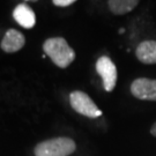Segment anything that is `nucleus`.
Here are the masks:
<instances>
[{"label": "nucleus", "mask_w": 156, "mask_h": 156, "mask_svg": "<svg viewBox=\"0 0 156 156\" xmlns=\"http://www.w3.org/2000/svg\"><path fill=\"white\" fill-rule=\"evenodd\" d=\"M69 103L73 109L82 116H86L88 118H97L102 116V111L98 109V106L83 91L75 90L71 93Z\"/></svg>", "instance_id": "obj_3"}, {"label": "nucleus", "mask_w": 156, "mask_h": 156, "mask_svg": "<svg viewBox=\"0 0 156 156\" xmlns=\"http://www.w3.org/2000/svg\"><path fill=\"white\" fill-rule=\"evenodd\" d=\"M139 1L140 0H108V6L113 14L122 15L133 11Z\"/></svg>", "instance_id": "obj_9"}, {"label": "nucleus", "mask_w": 156, "mask_h": 156, "mask_svg": "<svg viewBox=\"0 0 156 156\" xmlns=\"http://www.w3.org/2000/svg\"><path fill=\"white\" fill-rule=\"evenodd\" d=\"M76 145L69 138H55L36 146L35 156H69L75 151Z\"/></svg>", "instance_id": "obj_2"}, {"label": "nucleus", "mask_w": 156, "mask_h": 156, "mask_svg": "<svg viewBox=\"0 0 156 156\" xmlns=\"http://www.w3.org/2000/svg\"><path fill=\"white\" fill-rule=\"evenodd\" d=\"M13 17L21 27L26 29H31L36 23L35 12L30 8V6L26 4H20L14 8Z\"/></svg>", "instance_id": "obj_7"}, {"label": "nucleus", "mask_w": 156, "mask_h": 156, "mask_svg": "<svg viewBox=\"0 0 156 156\" xmlns=\"http://www.w3.org/2000/svg\"><path fill=\"white\" fill-rule=\"evenodd\" d=\"M75 1L76 0H52L53 5L58 6V7H67V6L72 5Z\"/></svg>", "instance_id": "obj_10"}, {"label": "nucleus", "mask_w": 156, "mask_h": 156, "mask_svg": "<svg viewBox=\"0 0 156 156\" xmlns=\"http://www.w3.org/2000/svg\"><path fill=\"white\" fill-rule=\"evenodd\" d=\"M151 133L154 135V136H156V123L151 126Z\"/></svg>", "instance_id": "obj_11"}, {"label": "nucleus", "mask_w": 156, "mask_h": 156, "mask_svg": "<svg viewBox=\"0 0 156 156\" xmlns=\"http://www.w3.org/2000/svg\"><path fill=\"white\" fill-rule=\"evenodd\" d=\"M135 55L144 64H156V41H145L140 43Z\"/></svg>", "instance_id": "obj_8"}, {"label": "nucleus", "mask_w": 156, "mask_h": 156, "mask_svg": "<svg viewBox=\"0 0 156 156\" xmlns=\"http://www.w3.org/2000/svg\"><path fill=\"white\" fill-rule=\"evenodd\" d=\"M45 55L60 68L68 67L75 59V52L62 37H52L43 44Z\"/></svg>", "instance_id": "obj_1"}, {"label": "nucleus", "mask_w": 156, "mask_h": 156, "mask_svg": "<svg viewBox=\"0 0 156 156\" xmlns=\"http://www.w3.org/2000/svg\"><path fill=\"white\" fill-rule=\"evenodd\" d=\"M131 93L134 97L145 101H156V80L140 78L131 84Z\"/></svg>", "instance_id": "obj_5"}, {"label": "nucleus", "mask_w": 156, "mask_h": 156, "mask_svg": "<svg viewBox=\"0 0 156 156\" xmlns=\"http://www.w3.org/2000/svg\"><path fill=\"white\" fill-rule=\"evenodd\" d=\"M26 1H31V2H35V1H37V0H26Z\"/></svg>", "instance_id": "obj_12"}, {"label": "nucleus", "mask_w": 156, "mask_h": 156, "mask_svg": "<svg viewBox=\"0 0 156 156\" xmlns=\"http://www.w3.org/2000/svg\"><path fill=\"white\" fill-rule=\"evenodd\" d=\"M96 71L103 80V87L105 91L110 93L115 89L117 83V67L106 56H102L96 62Z\"/></svg>", "instance_id": "obj_4"}, {"label": "nucleus", "mask_w": 156, "mask_h": 156, "mask_svg": "<svg viewBox=\"0 0 156 156\" xmlns=\"http://www.w3.org/2000/svg\"><path fill=\"white\" fill-rule=\"evenodd\" d=\"M26 44V37L22 33L17 31L15 29L7 30L1 41V49L6 53H14L22 49Z\"/></svg>", "instance_id": "obj_6"}]
</instances>
